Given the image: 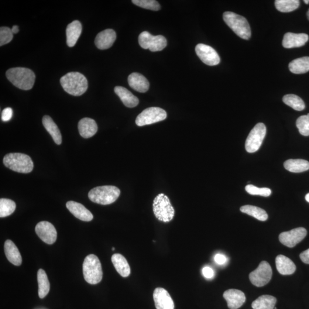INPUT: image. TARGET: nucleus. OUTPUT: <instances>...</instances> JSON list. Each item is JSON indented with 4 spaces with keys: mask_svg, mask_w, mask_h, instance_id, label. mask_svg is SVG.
I'll return each instance as SVG.
<instances>
[{
    "mask_svg": "<svg viewBox=\"0 0 309 309\" xmlns=\"http://www.w3.org/2000/svg\"><path fill=\"white\" fill-rule=\"evenodd\" d=\"M6 77L15 87L26 91L33 88L36 78L32 70L23 67L9 69L6 72Z\"/></svg>",
    "mask_w": 309,
    "mask_h": 309,
    "instance_id": "nucleus-1",
    "label": "nucleus"
},
{
    "mask_svg": "<svg viewBox=\"0 0 309 309\" xmlns=\"http://www.w3.org/2000/svg\"><path fill=\"white\" fill-rule=\"evenodd\" d=\"M60 83L65 92L75 96L84 94L88 86L87 78L77 72H71L63 76L60 79Z\"/></svg>",
    "mask_w": 309,
    "mask_h": 309,
    "instance_id": "nucleus-2",
    "label": "nucleus"
},
{
    "mask_svg": "<svg viewBox=\"0 0 309 309\" xmlns=\"http://www.w3.org/2000/svg\"><path fill=\"white\" fill-rule=\"evenodd\" d=\"M3 164L9 169L17 173H30L33 169V163L31 158L26 154L10 153L3 157Z\"/></svg>",
    "mask_w": 309,
    "mask_h": 309,
    "instance_id": "nucleus-3",
    "label": "nucleus"
},
{
    "mask_svg": "<svg viewBox=\"0 0 309 309\" xmlns=\"http://www.w3.org/2000/svg\"><path fill=\"white\" fill-rule=\"evenodd\" d=\"M120 191L113 185H103L92 189L89 192L88 198L96 204L108 205L113 204L119 197Z\"/></svg>",
    "mask_w": 309,
    "mask_h": 309,
    "instance_id": "nucleus-4",
    "label": "nucleus"
},
{
    "mask_svg": "<svg viewBox=\"0 0 309 309\" xmlns=\"http://www.w3.org/2000/svg\"><path fill=\"white\" fill-rule=\"evenodd\" d=\"M223 20L230 28L240 38L249 40L252 35L248 22L245 17L232 12L223 13Z\"/></svg>",
    "mask_w": 309,
    "mask_h": 309,
    "instance_id": "nucleus-5",
    "label": "nucleus"
},
{
    "mask_svg": "<svg viewBox=\"0 0 309 309\" xmlns=\"http://www.w3.org/2000/svg\"><path fill=\"white\" fill-rule=\"evenodd\" d=\"M84 278L89 284L101 283L103 278V270L101 261L97 256L90 254L85 258L82 265Z\"/></svg>",
    "mask_w": 309,
    "mask_h": 309,
    "instance_id": "nucleus-6",
    "label": "nucleus"
},
{
    "mask_svg": "<svg viewBox=\"0 0 309 309\" xmlns=\"http://www.w3.org/2000/svg\"><path fill=\"white\" fill-rule=\"evenodd\" d=\"M153 211L159 221L166 223L172 221L175 215L174 208L169 198L163 194L157 195L154 199Z\"/></svg>",
    "mask_w": 309,
    "mask_h": 309,
    "instance_id": "nucleus-7",
    "label": "nucleus"
},
{
    "mask_svg": "<svg viewBox=\"0 0 309 309\" xmlns=\"http://www.w3.org/2000/svg\"><path fill=\"white\" fill-rule=\"evenodd\" d=\"M266 134V127L263 123H258L251 130L246 141L247 152L254 153L259 149Z\"/></svg>",
    "mask_w": 309,
    "mask_h": 309,
    "instance_id": "nucleus-8",
    "label": "nucleus"
},
{
    "mask_svg": "<svg viewBox=\"0 0 309 309\" xmlns=\"http://www.w3.org/2000/svg\"><path fill=\"white\" fill-rule=\"evenodd\" d=\"M167 113L162 108L150 107L144 109L137 116L136 124L137 126L142 127L152 125L166 119Z\"/></svg>",
    "mask_w": 309,
    "mask_h": 309,
    "instance_id": "nucleus-9",
    "label": "nucleus"
},
{
    "mask_svg": "<svg viewBox=\"0 0 309 309\" xmlns=\"http://www.w3.org/2000/svg\"><path fill=\"white\" fill-rule=\"evenodd\" d=\"M139 43L143 49H149L151 52H157L162 51L166 48L167 41L163 36H153L147 31H144L140 34Z\"/></svg>",
    "mask_w": 309,
    "mask_h": 309,
    "instance_id": "nucleus-10",
    "label": "nucleus"
},
{
    "mask_svg": "<svg viewBox=\"0 0 309 309\" xmlns=\"http://www.w3.org/2000/svg\"><path fill=\"white\" fill-rule=\"evenodd\" d=\"M273 271L269 263L262 261L258 267L249 275L251 283L257 287L265 286L272 277Z\"/></svg>",
    "mask_w": 309,
    "mask_h": 309,
    "instance_id": "nucleus-11",
    "label": "nucleus"
},
{
    "mask_svg": "<svg viewBox=\"0 0 309 309\" xmlns=\"http://www.w3.org/2000/svg\"><path fill=\"white\" fill-rule=\"evenodd\" d=\"M195 52L203 63L214 66L219 64L220 57L216 51L210 46L204 44H199L196 46Z\"/></svg>",
    "mask_w": 309,
    "mask_h": 309,
    "instance_id": "nucleus-12",
    "label": "nucleus"
},
{
    "mask_svg": "<svg viewBox=\"0 0 309 309\" xmlns=\"http://www.w3.org/2000/svg\"><path fill=\"white\" fill-rule=\"evenodd\" d=\"M307 235V230L298 228L289 232H282L279 236V239L283 245L292 248L301 242Z\"/></svg>",
    "mask_w": 309,
    "mask_h": 309,
    "instance_id": "nucleus-13",
    "label": "nucleus"
},
{
    "mask_svg": "<svg viewBox=\"0 0 309 309\" xmlns=\"http://www.w3.org/2000/svg\"><path fill=\"white\" fill-rule=\"evenodd\" d=\"M35 231L38 236L44 242L52 245L56 242V230L50 222L47 221L39 222L36 226Z\"/></svg>",
    "mask_w": 309,
    "mask_h": 309,
    "instance_id": "nucleus-14",
    "label": "nucleus"
},
{
    "mask_svg": "<svg viewBox=\"0 0 309 309\" xmlns=\"http://www.w3.org/2000/svg\"><path fill=\"white\" fill-rule=\"evenodd\" d=\"M153 298L156 309H174L173 299L164 288H156L154 291Z\"/></svg>",
    "mask_w": 309,
    "mask_h": 309,
    "instance_id": "nucleus-15",
    "label": "nucleus"
},
{
    "mask_svg": "<svg viewBox=\"0 0 309 309\" xmlns=\"http://www.w3.org/2000/svg\"><path fill=\"white\" fill-rule=\"evenodd\" d=\"M116 39V34L115 31L108 29L102 31L96 36L95 43L99 50H107L113 46Z\"/></svg>",
    "mask_w": 309,
    "mask_h": 309,
    "instance_id": "nucleus-16",
    "label": "nucleus"
},
{
    "mask_svg": "<svg viewBox=\"0 0 309 309\" xmlns=\"http://www.w3.org/2000/svg\"><path fill=\"white\" fill-rule=\"evenodd\" d=\"M223 297L228 303L230 309H238L242 307L246 301V296L242 291L229 289L223 293Z\"/></svg>",
    "mask_w": 309,
    "mask_h": 309,
    "instance_id": "nucleus-17",
    "label": "nucleus"
},
{
    "mask_svg": "<svg viewBox=\"0 0 309 309\" xmlns=\"http://www.w3.org/2000/svg\"><path fill=\"white\" fill-rule=\"evenodd\" d=\"M66 207L68 210L76 218L85 222L91 221L94 216L92 213L86 208L84 206L75 201H69L67 203Z\"/></svg>",
    "mask_w": 309,
    "mask_h": 309,
    "instance_id": "nucleus-18",
    "label": "nucleus"
},
{
    "mask_svg": "<svg viewBox=\"0 0 309 309\" xmlns=\"http://www.w3.org/2000/svg\"><path fill=\"white\" fill-rule=\"evenodd\" d=\"M309 40V36L305 33L288 32L284 34L283 46L285 48H298L304 46Z\"/></svg>",
    "mask_w": 309,
    "mask_h": 309,
    "instance_id": "nucleus-19",
    "label": "nucleus"
},
{
    "mask_svg": "<svg viewBox=\"0 0 309 309\" xmlns=\"http://www.w3.org/2000/svg\"><path fill=\"white\" fill-rule=\"evenodd\" d=\"M79 133L84 138L88 139L94 136L98 131V125L94 119L85 118L78 124Z\"/></svg>",
    "mask_w": 309,
    "mask_h": 309,
    "instance_id": "nucleus-20",
    "label": "nucleus"
},
{
    "mask_svg": "<svg viewBox=\"0 0 309 309\" xmlns=\"http://www.w3.org/2000/svg\"><path fill=\"white\" fill-rule=\"evenodd\" d=\"M82 32L81 24L78 20H75L67 27V44L69 47H73L77 44Z\"/></svg>",
    "mask_w": 309,
    "mask_h": 309,
    "instance_id": "nucleus-21",
    "label": "nucleus"
},
{
    "mask_svg": "<svg viewBox=\"0 0 309 309\" xmlns=\"http://www.w3.org/2000/svg\"><path fill=\"white\" fill-rule=\"evenodd\" d=\"M128 82L130 87L139 92H146L149 90L150 87V83L147 79L142 74L135 72L129 76Z\"/></svg>",
    "mask_w": 309,
    "mask_h": 309,
    "instance_id": "nucleus-22",
    "label": "nucleus"
},
{
    "mask_svg": "<svg viewBox=\"0 0 309 309\" xmlns=\"http://www.w3.org/2000/svg\"><path fill=\"white\" fill-rule=\"evenodd\" d=\"M114 91L127 107L133 108L138 105L139 103L138 98L126 88L117 86L114 89Z\"/></svg>",
    "mask_w": 309,
    "mask_h": 309,
    "instance_id": "nucleus-23",
    "label": "nucleus"
},
{
    "mask_svg": "<svg viewBox=\"0 0 309 309\" xmlns=\"http://www.w3.org/2000/svg\"><path fill=\"white\" fill-rule=\"evenodd\" d=\"M4 251L7 259L15 266H20L22 258L18 248L12 240H7L4 244Z\"/></svg>",
    "mask_w": 309,
    "mask_h": 309,
    "instance_id": "nucleus-24",
    "label": "nucleus"
},
{
    "mask_svg": "<svg viewBox=\"0 0 309 309\" xmlns=\"http://www.w3.org/2000/svg\"><path fill=\"white\" fill-rule=\"evenodd\" d=\"M276 263L278 272L284 276L293 274L296 270V266L293 261L283 255L277 257Z\"/></svg>",
    "mask_w": 309,
    "mask_h": 309,
    "instance_id": "nucleus-25",
    "label": "nucleus"
},
{
    "mask_svg": "<svg viewBox=\"0 0 309 309\" xmlns=\"http://www.w3.org/2000/svg\"><path fill=\"white\" fill-rule=\"evenodd\" d=\"M112 262L118 273L123 277L129 276L130 269L125 257L120 254H115L111 258Z\"/></svg>",
    "mask_w": 309,
    "mask_h": 309,
    "instance_id": "nucleus-26",
    "label": "nucleus"
},
{
    "mask_svg": "<svg viewBox=\"0 0 309 309\" xmlns=\"http://www.w3.org/2000/svg\"><path fill=\"white\" fill-rule=\"evenodd\" d=\"M43 125L52 137L55 143L60 145L62 143V136L59 129L50 116L46 115L43 118Z\"/></svg>",
    "mask_w": 309,
    "mask_h": 309,
    "instance_id": "nucleus-27",
    "label": "nucleus"
},
{
    "mask_svg": "<svg viewBox=\"0 0 309 309\" xmlns=\"http://www.w3.org/2000/svg\"><path fill=\"white\" fill-rule=\"evenodd\" d=\"M284 167L291 173H300L309 170V162L304 159H289L285 161Z\"/></svg>",
    "mask_w": 309,
    "mask_h": 309,
    "instance_id": "nucleus-28",
    "label": "nucleus"
},
{
    "mask_svg": "<svg viewBox=\"0 0 309 309\" xmlns=\"http://www.w3.org/2000/svg\"><path fill=\"white\" fill-rule=\"evenodd\" d=\"M290 71L295 74H302L309 71V57L297 58L288 65Z\"/></svg>",
    "mask_w": 309,
    "mask_h": 309,
    "instance_id": "nucleus-29",
    "label": "nucleus"
},
{
    "mask_svg": "<svg viewBox=\"0 0 309 309\" xmlns=\"http://www.w3.org/2000/svg\"><path fill=\"white\" fill-rule=\"evenodd\" d=\"M277 299L269 295H264L257 298L252 304L253 309H274Z\"/></svg>",
    "mask_w": 309,
    "mask_h": 309,
    "instance_id": "nucleus-30",
    "label": "nucleus"
},
{
    "mask_svg": "<svg viewBox=\"0 0 309 309\" xmlns=\"http://www.w3.org/2000/svg\"><path fill=\"white\" fill-rule=\"evenodd\" d=\"M37 281L39 284V295L40 298L46 297L50 290V283L47 275L43 269H39L37 273Z\"/></svg>",
    "mask_w": 309,
    "mask_h": 309,
    "instance_id": "nucleus-31",
    "label": "nucleus"
},
{
    "mask_svg": "<svg viewBox=\"0 0 309 309\" xmlns=\"http://www.w3.org/2000/svg\"><path fill=\"white\" fill-rule=\"evenodd\" d=\"M240 211L245 214L253 216L260 221H266L268 218L267 212L262 208L256 207V206L246 205L240 208Z\"/></svg>",
    "mask_w": 309,
    "mask_h": 309,
    "instance_id": "nucleus-32",
    "label": "nucleus"
},
{
    "mask_svg": "<svg viewBox=\"0 0 309 309\" xmlns=\"http://www.w3.org/2000/svg\"><path fill=\"white\" fill-rule=\"evenodd\" d=\"M298 0H276L275 5L281 12L287 13L293 12L300 6Z\"/></svg>",
    "mask_w": 309,
    "mask_h": 309,
    "instance_id": "nucleus-33",
    "label": "nucleus"
},
{
    "mask_svg": "<svg viewBox=\"0 0 309 309\" xmlns=\"http://www.w3.org/2000/svg\"><path fill=\"white\" fill-rule=\"evenodd\" d=\"M283 102L284 104L298 111H301L305 108V104L303 100L295 95L288 94L284 96Z\"/></svg>",
    "mask_w": 309,
    "mask_h": 309,
    "instance_id": "nucleus-34",
    "label": "nucleus"
},
{
    "mask_svg": "<svg viewBox=\"0 0 309 309\" xmlns=\"http://www.w3.org/2000/svg\"><path fill=\"white\" fill-rule=\"evenodd\" d=\"M15 202L9 199H0V217L4 218L13 214L15 211Z\"/></svg>",
    "mask_w": 309,
    "mask_h": 309,
    "instance_id": "nucleus-35",
    "label": "nucleus"
},
{
    "mask_svg": "<svg viewBox=\"0 0 309 309\" xmlns=\"http://www.w3.org/2000/svg\"><path fill=\"white\" fill-rule=\"evenodd\" d=\"M296 126L302 135L309 136V113L307 115L301 116L298 118Z\"/></svg>",
    "mask_w": 309,
    "mask_h": 309,
    "instance_id": "nucleus-36",
    "label": "nucleus"
},
{
    "mask_svg": "<svg viewBox=\"0 0 309 309\" xmlns=\"http://www.w3.org/2000/svg\"><path fill=\"white\" fill-rule=\"evenodd\" d=\"M134 4L141 8L157 11L160 9V5L155 0H132Z\"/></svg>",
    "mask_w": 309,
    "mask_h": 309,
    "instance_id": "nucleus-37",
    "label": "nucleus"
},
{
    "mask_svg": "<svg viewBox=\"0 0 309 309\" xmlns=\"http://www.w3.org/2000/svg\"><path fill=\"white\" fill-rule=\"evenodd\" d=\"M246 191L250 195H260L262 197H269L271 194V191L270 188H258L255 185L249 184L247 185Z\"/></svg>",
    "mask_w": 309,
    "mask_h": 309,
    "instance_id": "nucleus-38",
    "label": "nucleus"
},
{
    "mask_svg": "<svg viewBox=\"0 0 309 309\" xmlns=\"http://www.w3.org/2000/svg\"><path fill=\"white\" fill-rule=\"evenodd\" d=\"M13 33L8 27L1 26L0 28V46L8 44L13 39Z\"/></svg>",
    "mask_w": 309,
    "mask_h": 309,
    "instance_id": "nucleus-39",
    "label": "nucleus"
},
{
    "mask_svg": "<svg viewBox=\"0 0 309 309\" xmlns=\"http://www.w3.org/2000/svg\"><path fill=\"white\" fill-rule=\"evenodd\" d=\"M13 116V110L11 108H6L3 110L1 114V119L3 122H6L9 121L12 119Z\"/></svg>",
    "mask_w": 309,
    "mask_h": 309,
    "instance_id": "nucleus-40",
    "label": "nucleus"
},
{
    "mask_svg": "<svg viewBox=\"0 0 309 309\" xmlns=\"http://www.w3.org/2000/svg\"><path fill=\"white\" fill-rule=\"evenodd\" d=\"M202 273L204 276L207 279H211L214 277V271L211 267L206 266L202 270Z\"/></svg>",
    "mask_w": 309,
    "mask_h": 309,
    "instance_id": "nucleus-41",
    "label": "nucleus"
},
{
    "mask_svg": "<svg viewBox=\"0 0 309 309\" xmlns=\"http://www.w3.org/2000/svg\"><path fill=\"white\" fill-rule=\"evenodd\" d=\"M214 260L216 263L222 265L227 262V258L222 254H218L215 256Z\"/></svg>",
    "mask_w": 309,
    "mask_h": 309,
    "instance_id": "nucleus-42",
    "label": "nucleus"
},
{
    "mask_svg": "<svg viewBox=\"0 0 309 309\" xmlns=\"http://www.w3.org/2000/svg\"><path fill=\"white\" fill-rule=\"evenodd\" d=\"M300 257L302 262L309 264V249L301 253Z\"/></svg>",
    "mask_w": 309,
    "mask_h": 309,
    "instance_id": "nucleus-43",
    "label": "nucleus"
},
{
    "mask_svg": "<svg viewBox=\"0 0 309 309\" xmlns=\"http://www.w3.org/2000/svg\"><path fill=\"white\" fill-rule=\"evenodd\" d=\"M13 33H17L19 32V26H14L12 28Z\"/></svg>",
    "mask_w": 309,
    "mask_h": 309,
    "instance_id": "nucleus-44",
    "label": "nucleus"
},
{
    "mask_svg": "<svg viewBox=\"0 0 309 309\" xmlns=\"http://www.w3.org/2000/svg\"><path fill=\"white\" fill-rule=\"evenodd\" d=\"M305 199L306 201L309 203V193L306 195Z\"/></svg>",
    "mask_w": 309,
    "mask_h": 309,
    "instance_id": "nucleus-45",
    "label": "nucleus"
},
{
    "mask_svg": "<svg viewBox=\"0 0 309 309\" xmlns=\"http://www.w3.org/2000/svg\"><path fill=\"white\" fill-rule=\"evenodd\" d=\"M304 2L306 3V4H308V3H309V0H308V1H307V0H305Z\"/></svg>",
    "mask_w": 309,
    "mask_h": 309,
    "instance_id": "nucleus-46",
    "label": "nucleus"
},
{
    "mask_svg": "<svg viewBox=\"0 0 309 309\" xmlns=\"http://www.w3.org/2000/svg\"><path fill=\"white\" fill-rule=\"evenodd\" d=\"M307 17H308V19L309 20V9L308 10V13H307Z\"/></svg>",
    "mask_w": 309,
    "mask_h": 309,
    "instance_id": "nucleus-47",
    "label": "nucleus"
},
{
    "mask_svg": "<svg viewBox=\"0 0 309 309\" xmlns=\"http://www.w3.org/2000/svg\"><path fill=\"white\" fill-rule=\"evenodd\" d=\"M112 250H115V248H114V247H113Z\"/></svg>",
    "mask_w": 309,
    "mask_h": 309,
    "instance_id": "nucleus-48",
    "label": "nucleus"
}]
</instances>
